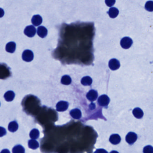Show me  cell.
I'll use <instances>...</instances> for the list:
<instances>
[{"label":"cell","instance_id":"20","mask_svg":"<svg viewBox=\"0 0 153 153\" xmlns=\"http://www.w3.org/2000/svg\"><path fill=\"white\" fill-rule=\"evenodd\" d=\"M30 137L32 139H37L39 138L40 135V132L37 129H33L30 133Z\"/></svg>","mask_w":153,"mask_h":153},{"label":"cell","instance_id":"27","mask_svg":"<svg viewBox=\"0 0 153 153\" xmlns=\"http://www.w3.org/2000/svg\"><path fill=\"white\" fill-rule=\"evenodd\" d=\"M4 11L1 8H0V18H2L4 15Z\"/></svg>","mask_w":153,"mask_h":153},{"label":"cell","instance_id":"15","mask_svg":"<svg viewBox=\"0 0 153 153\" xmlns=\"http://www.w3.org/2000/svg\"><path fill=\"white\" fill-rule=\"evenodd\" d=\"M107 13L111 18H115L119 14V11L116 7H112L109 9Z\"/></svg>","mask_w":153,"mask_h":153},{"label":"cell","instance_id":"19","mask_svg":"<svg viewBox=\"0 0 153 153\" xmlns=\"http://www.w3.org/2000/svg\"><path fill=\"white\" fill-rule=\"evenodd\" d=\"M29 147L30 149L33 150H36L39 147V144L37 141L35 140V139H32L29 140L28 142Z\"/></svg>","mask_w":153,"mask_h":153},{"label":"cell","instance_id":"14","mask_svg":"<svg viewBox=\"0 0 153 153\" xmlns=\"http://www.w3.org/2000/svg\"><path fill=\"white\" fill-rule=\"evenodd\" d=\"M5 50L7 52L13 53L16 50V44L14 42H10L7 44Z\"/></svg>","mask_w":153,"mask_h":153},{"label":"cell","instance_id":"16","mask_svg":"<svg viewBox=\"0 0 153 153\" xmlns=\"http://www.w3.org/2000/svg\"><path fill=\"white\" fill-rule=\"evenodd\" d=\"M18 125L16 121H13L11 122L9 124L8 130L10 132H16L18 130Z\"/></svg>","mask_w":153,"mask_h":153},{"label":"cell","instance_id":"25","mask_svg":"<svg viewBox=\"0 0 153 153\" xmlns=\"http://www.w3.org/2000/svg\"><path fill=\"white\" fill-rule=\"evenodd\" d=\"M6 134V129L3 127H0V137H3Z\"/></svg>","mask_w":153,"mask_h":153},{"label":"cell","instance_id":"17","mask_svg":"<svg viewBox=\"0 0 153 153\" xmlns=\"http://www.w3.org/2000/svg\"><path fill=\"white\" fill-rule=\"evenodd\" d=\"M4 97L6 101H12L15 97V93L12 91H8L5 92Z\"/></svg>","mask_w":153,"mask_h":153},{"label":"cell","instance_id":"13","mask_svg":"<svg viewBox=\"0 0 153 153\" xmlns=\"http://www.w3.org/2000/svg\"><path fill=\"white\" fill-rule=\"evenodd\" d=\"M133 115L137 119H141L144 116V113L142 109L140 108L137 107L134 109L133 111Z\"/></svg>","mask_w":153,"mask_h":153},{"label":"cell","instance_id":"18","mask_svg":"<svg viewBox=\"0 0 153 153\" xmlns=\"http://www.w3.org/2000/svg\"><path fill=\"white\" fill-rule=\"evenodd\" d=\"M92 80L90 76H86L82 78L81 80V83L82 85L84 86H88L92 84Z\"/></svg>","mask_w":153,"mask_h":153},{"label":"cell","instance_id":"1","mask_svg":"<svg viewBox=\"0 0 153 153\" xmlns=\"http://www.w3.org/2000/svg\"><path fill=\"white\" fill-rule=\"evenodd\" d=\"M133 43V40L129 37H125L122 39L120 41L121 46L124 49H128L130 48Z\"/></svg>","mask_w":153,"mask_h":153},{"label":"cell","instance_id":"22","mask_svg":"<svg viewBox=\"0 0 153 153\" xmlns=\"http://www.w3.org/2000/svg\"><path fill=\"white\" fill-rule=\"evenodd\" d=\"M12 152L14 153H24L25 149L21 145H17L13 148Z\"/></svg>","mask_w":153,"mask_h":153},{"label":"cell","instance_id":"24","mask_svg":"<svg viewBox=\"0 0 153 153\" xmlns=\"http://www.w3.org/2000/svg\"><path fill=\"white\" fill-rule=\"evenodd\" d=\"M105 3L109 7H112L115 5L116 0H105Z\"/></svg>","mask_w":153,"mask_h":153},{"label":"cell","instance_id":"12","mask_svg":"<svg viewBox=\"0 0 153 153\" xmlns=\"http://www.w3.org/2000/svg\"><path fill=\"white\" fill-rule=\"evenodd\" d=\"M42 22V18L40 15H35L32 18V22L34 26H38L41 24Z\"/></svg>","mask_w":153,"mask_h":153},{"label":"cell","instance_id":"28","mask_svg":"<svg viewBox=\"0 0 153 153\" xmlns=\"http://www.w3.org/2000/svg\"><path fill=\"white\" fill-rule=\"evenodd\" d=\"M89 108L91 109H94L95 108V105L93 103H92L89 105Z\"/></svg>","mask_w":153,"mask_h":153},{"label":"cell","instance_id":"3","mask_svg":"<svg viewBox=\"0 0 153 153\" xmlns=\"http://www.w3.org/2000/svg\"><path fill=\"white\" fill-rule=\"evenodd\" d=\"M109 97L107 95H102L98 99V103L101 107H107L109 104Z\"/></svg>","mask_w":153,"mask_h":153},{"label":"cell","instance_id":"11","mask_svg":"<svg viewBox=\"0 0 153 153\" xmlns=\"http://www.w3.org/2000/svg\"><path fill=\"white\" fill-rule=\"evenodd\" d=\"M37 33L39 37L43 38L47 35L48 30L45 27L40 26L38 27Z\"/></svg>","mask_w":153,"mask_h":153},{"label":"cell","instance_id":"2","mask_svg":"<svg viewBox=\"0 0 153 153\" xmlns=\"http://www.w3.org/2000/svg\"><path fill=\"white\" fill-rule=\"evenodd\" d=\"M22 58L27 62H31L34 58V54L30 50H27L23 51L22 54Z\"/></svg>","mask_w":153,"mask_h":153},{"label":"cell","instance_id":"4","mask_svg":"<svg viewBox=\"0 0 153 153\" xmlns=\"http://www.w3.org/2000/svg\"><path fill=\"white\" fill-rule=\"evenodd\" d=\"M24 33L27 37H33L36 34V28L33 25L28 26L25 29Z\"/></svg>","mask_w":153,"mask_h":153},{"label":"cell","instance_id":"21","mask_svg":"<svg viewBox=\"0 0 153 153\" xmlns=\"http://www.w3.org/2000/svg\"><path fill=\"white\" fill-rule=\"evenodd\" d=\"M61 83L64 85H69L71 83V79L70 76L65 75L61 79Z\"/></svg>","mask_w":153,"mask_h":153},{"label":"cell","instance_id":"23","mask_svg":"<svg viewBox=\"0 0 153 153\" xmlns=\"http://www.w3.org/2000/svg\"><path fill=\"white\" fill-rule=\"evenodd\" d=\"M145 8L149 11L152 12L153 10V2L151 1H148L145 5Z\"/></svg>","mask_w":153,"mask_h":153},{"label":"cell","instance_id":"7","mask_svg":"<svg viewBox=\"0 0 153 153\" xmlns=\"http://www.w3.org/2000/svg\"><path fill=\"white\" fill-rule=\"evenodd\" d=\"M120 66L119 60L116 58H113L109 60V67L113 71L117 70L120 68Z\"/></svg>","mask_w":153,"mask_h":153},{"label":"cell","instance_id":"10","mask_svg":"<svg viewBox=\"0 0 153 153\" xmlns=\"http://www.w3.org/2000/svg\"><path fill=\"white\" fill-rule=\"evenodd\" d=\"M121 137L120 135L117 134H114L109 137V141L113 145H117L120 142Z\"/></svg>","mask_w":153,"mask_h":153},{"label":"cell","instance_id":"9","mask_svg":"<svg viewBox=\"0 0 153 153\" xmlns=\"http://www.w3.org/2000/svg\"><path fill=\"white\" fill-rule=\"evenodd\" d=\"M70 115L73 119L79 120L82 116V113L80 109L75 108L72 109L70 112Z\"/></svg>","mask_w":153,"mask_h":153},{"label":"cell","instance_id":"6","mask_svg":"<svg viewBox=\"0 0 153 153\" xmlns=\"http://www.w3.org/2000/svg\"><path fill=\"white\" fill-rule=\"evenodd\" d=\"M137 139V136L133 132H129L126 136V141L129 144H134Z\"/></svg>","mask_w":153,"mask_h":153},{"label":"cell","instance_id":"8","mask_svg":"<svg viewBox=\"0 0 153 153\" xmlns=\"http://www.w3.org/2000/svg\"><path fill=\"white\" fill-rule=\"evenodd\" d=\"M97 97H98V93L97 91L93 89L90 90L86 95V97L88 99L92 102L95 101L97 99Z\"/></svg>","mask_w":153,"mask_h":153},{"label":"cell","instance_id":"30","mask_svg":"<svg viewBox=\"0 0 153 153\" xmlns=\"http://www.w3.org/2000/svg\"><path fill=\"white\" fill-rule=\"evenodd\" d=\"M0 105H1V103H0Z\"/></svg>","mask_w":153,"mask_h":153},{"label":"cell","instance_id":"29","mask_svg":"<svg viewBox=\"0 0 153 153\" xmlns=\"http://www.w3.org/2000/svg\"><path fill=\"white\" fill-rule=\"evenodd\" d=\"M9 152V153H10V151H9L8 150H7V149H5V150H2V151H1V152Z\"/></svg>","mask_w":153,"mask_h":153},{"label":"cell","instance_id":"5","mask_svg":"<svg viewBox=\"0 0 153 153\" xmlns=\"http://www.w3.org/2000/svg\"><path fill=\"white\" fill-rule=\"evenodd\" d=\"M68 107L69 103L67 101H59L56 105V109L58 112H64L68 109Z\"/></svg>","mask_w":153,"mask_h":153},{"label":"cell","instance_id":"26","mask_svg":"<svg viewBox=\"0 0 153 153\" xmlns=\"http://www.w3.org/2000/svg\"><path fill=\"white\" fill-rule=\"evenodd\" d=\"M151 146H146V147H145L144 149V152H146V153H149V152H151L152 153L151 151L149 150V149L151 147Z\"/></svg>","mask_w":153,"mask_h":153}]
</instances>
